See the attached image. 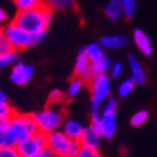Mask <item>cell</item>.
Listing matches in <instances>:
<instances>
[{"label": "cell", "mask_w": 157, "mask_h": 157, "mask_svg": "<svg viewBox=\"0 0 157 157\" xmlns=\"http://www.w3.org/2000/svg\"><path fill=\"white\" fill-rule=\"evenodd\" d=\"M52 20H53V11L48 10L45 6H40L32 10L18 11L13 21L25 32L33 35H40L47 34Z\"/></svg>", "instance_id": "obj_1"}, {"label": "cell", "mask_w": 157, "mask_h": 157, "mask_svg": "<svg viewBox=\"0 0 157 157\" xmlns=\"http://www.w3.org/2000/svg\"><path fill=\"white\" fill-rule=\"evenodd\" d=\"M6 131L11 146H18L25 138L39 132L33 116L24 113H15L13 116Z\"/></svg>", "instance_id": "obj_2"}, {"label": "cell", "mask_w": 157, "mask_h": 157, "mask_svg": "<svg viewBox=\"0 0 157 157\" xmlns=\"http://www.w3.org/2000/svg\"><path fill=\"white\" fill-rule=\"evenodd\" d=\"M111 79L109 74H96L90 81V112L98 113L102 111L103 103L111 96Z\"/></svg>", "instance_id": "obj_3"}, {"label": "cell", "mask_w": 157, "mask_h": 157, "mask_svg": "<svg viewBox=\"0 0 157 157\" xmlns=\"http://www.w3.org/2000/svg\"><path fill=\"white\" fill-rule=\"evenodd\" d=\"M4 33L8 38L11 48L17 52L34 47V45L39 44L45 38V34L33 35L28 32H25L24 29H21L19 27V25H17L14 21H11L6 25L4 28Z\"/></svg>", "instance_id": "obj_4"}, {"label": "cell", "mask_w": 157, "mask_h": 157, "mask_svg": "<svg viewBox=\"0 0 157 157\" xmlns=\"http://www.w3.org/2000/svg\"><path fill=\"white\" fill-rule=\"evenodd\" d=\"M32 116L36 123L38 131L44 135L60 129L64 123L63 112L56 107H45L40 111L34 112Z\"/></svg>", "instance_id": "obj_5"}, {"label": "cell", "mask_w": 157, "mask_h": 157, "mask_svg": "<svg viewBox=\"0 0 157 157\" xmlns=\"http://www.w3.org/2000/svg\"><path fill=\"white\" fill-rule=\"evenodd\" d=\"M117 106L118 101L114 97H109L103 103L101 111V133L106 140L114 137L117 131Z\"/></svg>", "instance_id": "obj_6"}, {"label": "cell", "mask_w": 157, "mask_h": 157, "mask_svg": "<svg viewBox=\"0 0 157 157\" xmlns=\"http://www.w3.org/2000/svg\"><path fill=\"white\" fill-rule=\"evenodd\" d=\"M17 147L23 157L35 156L47 147V135L42 132H36L35 135L21 141Z\"/></svg>", "instance_id": "obj_7"}, {"label": "cell", "mask_w": 157, "mask_h": 157, "mask_svg": "<svg viewBox=\"0 0 157 157\" xmlns=\"http://www.w3.org/2000/svg\"><path fill=\"white\" fill-rule=\"evenodd\" d=\"M72 140L65 135L62 129H57L54 132L47 135V147L54 151L59 157H64L72 145Z\"/></svg>", "instance_id": "obj_8"}, {"label": "cell", "mask_w": 157, "mask_h": 157, "mask_svg": "<svg viewBox=\"0 0 157 157\" xmlns=\"http://www.w3.org/2000/svg\"><path fill=\"white\" fill-rule=\"evenodd\" d=\"M74 74L75 77L84 81V83H89L96 75L92 69V63H90V60L86 54V48H82L77 56L74 64Z\"/></svg>", "instance_id": "obj_9"}, {"label": "cell", "mask_w": 157, "mask_h": 157, "mask_svg": "<svg viewBox=\"0 0 157 157\" xmlns=\"http://www.w3.org/2000/svg\"><path fill=\"white\" fill-rule=\"evenodd\" d=\"M34 75V67L28 63L18 62L11 67L10 81L17 86H25L30 82Z\"/></svg>", "instance_id": "obj_10"}, {"label": "cell", "mask_w": 157, "mask_h": 157, "mask_svg": "<svg viewBox=\"0 0 157 157\" xmlns=\"http://www.w3.org/2000/svg\"><path fill=\"white\" fill-rule=\"evenodd\" d=\"M128 68H129V73H131L129 78L136 84H143L146 82V79H147L146 71L135 54H131L128 57Z\"/></svg>", "instance_id": "obj_11"}, {"label": "cell", "mask_w": 157, "mask_h": 157, "mask_svg": "<svg viewBox=\"0 0 157 157\" xmlns=\"http://www.w3.org/2000/svg\"><path fill=\"white\" fill-rule=\"evenodd\" d=\"M102 140V133L93 126L84 127V131L79 138V142L82 147H89V148H98Z\"/></svg>", "instance_id": "obj_12"}, {"label": "cell", "mask_w": 157, "mask_h": 157, "mask_svg": "<svg viewBox=\"0 0 157 157\" xmlns=\"http://www.w3.org/2000/svg\"><path fill=\"white\" fill-rule=\"evenodd\" d=\"M62 131L72 141H79L83 131H84V126L82 124L81 121L74 120V118H68L64 121V123L62 126Z\"/></svg>", "instance_id": "obj_13"}, {"label": "cell", "mask_w": 157, "mask_h": 157, "mask_svg": "<svg viewBox=\"0 0 157 157\" xmlns=\"http://www.w3.org/2000/svg\"><path fill=\"white\" fill-rule=\"evenodd\" d=\"M99 44L104 49H109V50H116V49H121L128 45V38L122 34H116V35H104L101 38Z\"/></svg>", "instance_id": "obj_14"}, {"label": "cell", "mask_w": 157, "mask_h": 157, "mask_svg": "<svg viewBox=\"0 0 157 157\" xmlns=\"http://www.w3.org/2000/svg\"><path fill=\"white\" fill-rule=\"evenodd\" d=\"M133 42H135L137 49L142 54H145L147 57H150L152 54V52H153L152 43L150 40L148 35L142 29H135L133 30Z\"/></svg>", "instance_id": "obj_15"}, {"label": "cell", "mask_w": 157, "mask_h": 157, "mask_svg": "<svg viewBox=\"0 0 157 157\" xmlns=\"http://www.w3.org/2000/svg\"><path fill=\"white\" fill-rule=\"evenodd\" d=\"M104 14L107 18L114 23L120 21L124 18V10L122 5V0H109L108 4L106 5L104 9Z\"/></svg>", "instance_id": "obj_16"}, {"label": "cell", "mask_w": 157, "mask_h": 157, "mask_svg": "<svg viewBox=\"0 0 157 157\" xmlns=\"http://www.w3.org/2000/svg\"><path fill=\"white\" fill-rule=\"evenodd\" d=\"M43 6L50 11H67L77 6L75 0H43Z\"/></svg>", "instance_id": "obj_17"}, {"label": "cell", "mask_w": 157, "mask_h": 157, "mask_svg": "<svg viewBox=\"0 0 157 157\" xmlns=\"http://www.w3.org/2000/svg\"><path fill=\"white\" fill-rule=\"evenodd\" d=\"M86 54L88 57V59L90 60V63H96L99 59H102L104 56V50L103 47L99 43H92V44H88L86 47Z\"/></svg>", "instance_id": "obj_18"}, {"label": "cell", "mask_w": 157, "mask_h": 157, "mask_svg": "<svg viewBox=\"0 0 157 157\" xmlns=\"http://www.w3.org/2000/svg\"><path fill=\"white\" fill-rule=\"evenodd\" d=\"M112 59L106 54L102 59H99L98 62L92 64V69L94 72V74H108L112 67Z\"/></svg>", "instance_id": "obj_19"}, {"label": "cell", "mask_w": 157, "mask_h": 157, "mask_svg": "<svg viewBox=\"0 0 157 157\" xmlns=\"http://www.w3.org/2000/svg\"><path fill=\"white\" fill-rule=\"evenodd\" d=\"M18 62H19V53L17 50H11L9 53L0 54V69H4L6 67H13Z\"/></svg>", "instance_id": "obj_20"}, {"label": "cell", "mask_w": 157, "mask_h": 157, "mask_svg": "<svg viewBox=\"0 0 157 157\" xmlns=\"http://www.w3.org/2000/svg\"><path fill=\"white\" fill-rule=\"evenodd\" d=\"M83 86H84V81H82L81 78H78V77H74L73 79L69 82V84H68L65 96H67L68 98H74L75 96L79 94V92L82 90Z\"/></svg>", "instance_id": "obj_21"}, {"label": "cell", "mask_w": 157, "mask_h": 157, "mask_svg": "<svg viewBox=\"0 0 157 157\" xmlns=\"http://www.w3.org/2000/svg\"><path fill=\"white\" fill-rule=\"evenodd\" d=\"M14 4L18 11H25L43 6V0H14Z\"/></svg>", "instance_id": "obj_22"}, {"label": "cell", "mask_w": 157, "mask_h": 157, "mask_svg": "<svg viewBox=\"0 0 157 157\" xmlns=\"http://www.w3.org/2000/svg\"><path fill=\"white\" fill-rule=\"evenodd\" d=\"M135 86H136V83L132 79H131V78L123 79L118 84V88H117V93H118V97H121V98L128 97L131 93H132V90L135 89Z\"/></svg>", "instance_id": "obj_23"}, {"label": "cell", "mask_w": 157, "mask_h": 157, "mask_svg": "<svg viewBox=\"0 0 157 157\" xmlns=\"http://www.w3.org/2000/svg\"><path fill=\"white\" fill-rule=\"evenodd\" d=\"M148 120V112L145 111V109H142V111H138L136 112L132 117H131V126H133V127H140L142 124H145V122Z\"/></svg>", "instance_id": "obj_24"}, {"label": "cell", "mask_w": 157, "mask_h": 157, "mask_svg": "<svg viewBox=\"0 0 157 157\" xmlns=\"http://www.w3.org/2000/svg\"><path fill=\"white\" fill-rule=\"evenodd\" d=\"M122 5L124 10V18H132L137 8V0H122Z\"/></svg>", "instance_id": "obj_25"}, {"label": "cell", "mask_w": 157, "mask_h": 157, "mask_svg": "<svg viewBox=\"0 0 157 157\" xmlns=\"http://www.w3.org/2000/svg\"><path fill=\"white\" fill-rule=\"evenodd\" d=\"M0 157H23L17 146H2L0 147Z\"/></svg>", "instance_id": "obj_26"}, {"label": "cell", "mask_w": 157, "mask_h": 157, "mask_svg": "<svg viewBox=\"0 0 157 157\" xmlns=\"http://www.w3.org/2000/svg\"><path fill=\"white\" fill-rule=\"evenodd\" d=\"M17 112L14 111L9 103H2L0 104V120H10Z\"/></svg>", "instance_id": "obj_27"}, {"label": "cell", "mask_w": 157, "mask_h": 157, "mask_svg": "<svg viewBox=\"0 0 157 157\" xmlns=\"http://www.w3.org/2000/svg\"><path fill=\"white\" fill-rule=\"evenodd\" d=\"M14 50L11 48L8 38L4 33V29H0V54H5V53H9V52Z\"/></svg>", "instance_id": "obj_28"}, {"label": "cell", "mask_w": 157, "mask_h": 157, "mask_svg": "<svg viewBox=\"0 0 157 157\" xmlns=\"http://www.w3.org/2000/svg\"><path fill=\"white\" fill-rule=\"evenodd\" d=\"M81 150H82V145L78 141H73L72 145L69 147V150L67 151L64 157H79V153H81Z\"/></svg>", "instance_id": "obj_29"}, {"label": "cell", "mask_w": 157, "mask_h": 157, "mask_svg": "<svg viewBox=\"0 0 157 157\" xmlns=\"http://www.w3.org/2000/svg\"><path fill=\"white\" fill-rule=\"evenodd\" d=\"M123 73V63L121 62H117V63H113L112 67H111V71H109V77L116 79V78H120Z\"/></svg>", "instance_id": "obj_30"}, {"label": "cell", "mask_w": 157, "mask_h": 157, "mask_svg": "<svg viewBox=\"0 0 157 157\" xmlns=\"http://www.w3.org/2000/svg\"><path fill=\"white\" fill-rule=\"evenodd\" d=\"M64 99V93L60 89H53L49 94V102L52 104H57L59 102H62Z\"/></svg>", "instance_id": "obj_31"}, {"label": "cell", "mask_w": 157, "mask_h": 157, "mask_svg": "<svg viewBox=\"0 0 157 157\" xmlns=\"http://www.w3.org/2000/svg\"><path fill=\"white\" fill-rule=\"evenodd\" d=\"M79 157H102L98 148H89V147H82Z\"/></svg>", "instance_id": "obj_32"}, {"label": "cell", "mask_w": 157, "mask_h": 157, "mask_svg": "<svg viewBox=\"0 0 157 157\" xmlns=\"http://www.w3.org/2000/svg\"><path fill=\"white\" fill-rule=\"evenodd\" d=\"M9 23L11 21H10V17L8 14V11L3 8H0V29H4Z\"/></svg>", "instance_id": "obj_33"}, {"label": "cell", "mask_w": 157, "mask_h": 157, "mask_svg": "<svg viewBox=\"0 0 157 157\" xmlns=\"http://www.w3.org/2000/svg\"><path fill=\"white\" fill-rule=\"evenodd\" d=\"M6 129L5 128H0V147L2 146H10V140H9Z\"/></svg>", "instance_id": "obj_34"}, {"label": "cell", "mask_w": 157, "mask_h": 157, "mask_svg": "<svg viewBox=\"0 0 157 157\" xmlns=\"http://www.w3.org/2000/svg\"><path fill=\"white\" fill-rule=\"evenodd\" d=\"M35 157H59L54 151H52L49 147H45L44 150H42L40 152H39Z\"/></svg>", "instance_id": "obj_35"}, {"label": "cell", "mask_w": 157, "mask_h": 157, "mask_svg": "<svg viewBox=\"0 0 157 157\" xmlns=\"http://www.w3.org/2000/svg\"><path fill=\"white\" fill-rule=\"evenodd\" d=\"M2 103H9L8 102V96H6V93L4 92L3 89H0V104Z\"/></svg>", "instance_id": "obj_36"}, {"label": "cell", "mask_w": 157, "mask_h": 157, "mask_svg": "<svg viewBox=\"0 0 157 157\" xmlns=\"http://www.w3.org/2000/svg\"><path fill=\"white\" fill-rule=\"evenodd\" d=\"M35 156H36V155H35ZM35 156H28V157H35Z\"/></svg>", "instance_id": "obj_37"}]
</instances>
